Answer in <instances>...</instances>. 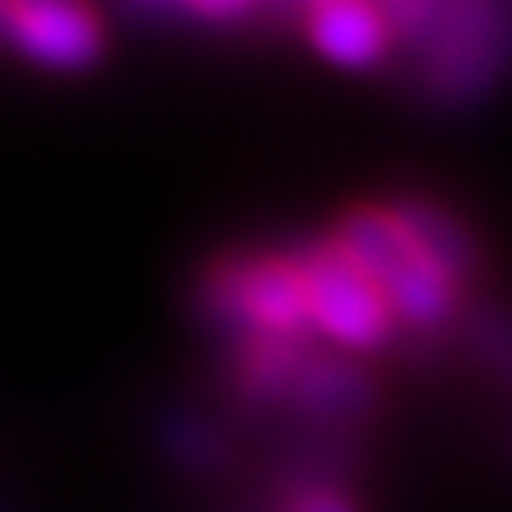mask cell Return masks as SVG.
Segmentation results:
<instances>
[{"label":"cell","mask_w":512,"mask_h":512,"mask_svg":"<svg viewBox=\"0 0 512 512\" xmlns=\"http://www.w3.org/2000/svg\"><path fill=\"white\" fill-rule=\"evenodd\" d=\"M333 244L376 282V291L389 299L393 316H402L406 325L431 329L453 312L457 282L419 248V239L397 218V210L346 214Z\"/></svg>","instance_id":"cell-1"},{"label":"cell","mask_w":512,"mask_h":512,"mask_svg":"<svg viewBox=\"0 0 512 512\" xmlns=\"http://www.w3.org/2000/svg\"><path fill=\"white\" fill-rule=\"evenodd\" d=\"M299 269H303V286H308L312 325L325 338L342 342L350 350H372L389 338L393 329L389 299L376 291V282L338 244L303 256Z\"/></svg>","instance_id":"cell-2"},{"label":"cell","mask_w":512,"mask_h":512,"mask_svg":"<svg viewBox=\"0 0 512 512\" xmlns=\"http://www.w3.org/2000/svg\"><path fill=\"white\" fill-rule=\"evenodd\" d=\"M303 402L329 414H355L372 402V384L350 367H312L303 372Z\"/></svg>","instance_id":"cell-7"},{"label":"cell","mask_w":512,"mask_h":512,"mask_svg":"<svg viewBox=\"0 0 512 512\" xmlns=\"http://www.w3.org/2000/svg\"><path fill=\"white\" fill-rule=\"evenodd\" d=\"M397 218L406 222L410 235L419 239V248L453 282H461L474 269L478 248H474V239L466 235V227H461L457 218H448L444 210H436V205H427V201H406L402 210H397Z\"/></svg>","instance_id":"cell-6"},{"label":"cell","mask_w":512,"mask_h":512,"mask_svg":"<svg viewBox=\"0 0 512 512\" xmlns=\"http://www.w3.org/2000/svg\"><path fill=\"white\" fill-rule=\"evenodd\" d=\"M231 308L252 320L256 329L291 338L303 325H312L308 286H303L299 261H256L231 278Z\"/></svg>","instance_id":"cell-4"},{"label":"cell","mask_w":512,"mask_h":512,"mask_svg":"<svg viewBox=\"0 0 512 512\" xmlns=\"http://www.w3.org/2000/svg\"><path fill=\"white\" fill-rule=\"evenodd\" d=\"M295 512H359L355 504L346 500V495H338V491H316V495H308Z\"/></svg>","instance_id":"cell-8"},{"label":"cell","mask_w":512,"mask_h":512,"mask_svg":"<svg viewBox=\"0 0 512 512\" xmlns=\"http://www.w3.org/2000/svg\"><path fill=\"white\" fill-rule=\"evenodd\" d=\"M5 18L22 52L47 69H86L103 47L99 18L82 5H22Z\"/></svg>","instance_id":"cell-3"},{"label":"cell","mask_w":512,"mask_h":512,"mask_svg":"<svg viewBox=\"0 0 512 512\" xmlns=\"http://www.w3.org/2000/svg\"><path fill=\"white\" fill-rule=\"evenodd\" d=\"M393 30L384 9L359 5V0H333V5L312 9V43L316 52L342 64V69H372L384 60Z\"/></svg>","instance_id":"cell-5"}]
</instances>
